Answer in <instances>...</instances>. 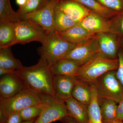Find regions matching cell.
<instances>
[{"instance_id":"37","label":"cell","mask_w":123,"mask_h":123,"mask_svg":"<svg viewBox=\"0 0 123 123\" xmlns=\"http://www.w3.org/2000/svg\"><path fill=\"white\" fill-rule=\"evenodd\" d=\"M37 118L32 119L29 120L23 121L21 123H34V122H35Z\"/></svg>"},{"instance_id":"39","label":"cell","mask_w":123,"mask_h":123,"mask_svg":"<svg viewBox=\"0 0 123 123\" xmlns=\"http://www.w3.org/2000/svg\"><path fill=\"white\" fill-rule=\"evenodd\" d=\"M110 123H123V121H121V120H119L116 119V120L115 121H113V122H111Z\"/></svg>"},{"instance_id":"36","label":"cell","mask_w":123,"mask_h":123,"mask_svg":"<svg viewBox=\"0 0 123 123\" xmlns=\"http://www.w3.org/2000/svg\"><path fill=\"white\" fill-rule=\"evenodd\" d=\"M27 0H15L16 4L19 6V7L22 6L25 4Z\"/></svg>"},{"instance_id":"11","label":"cell","mask_w":123,"mask_h":123,"mask_svg":"<svg viewBox=\"0 0 123 123\" xmlns=\"http://www.w3.org/2000/svg\"><path fill=\"white\" fill-rule=\"evenodd\" d=\"M78 24L93 34L111 32L109 20L92 11Z\"/></svg>"},{"instance_id":"13","label":"cell","mask_w":123,"mask_h":123,"mask_svg":"<svg viewBox=\"0 0 123 123\" xmlns=\"http://www.w3.org/2000/svg\"><path fill=\"white\" fill-rule=\"evenodd\" d=\"M25 88L24 84L15 73L1 76L0 95L1 98H10Z\"/></svg>"},{"instance_id":"31","label":"cell","mask_w":123,"mask_h":123,"mask_svg":"<svg viewBox=\"0 0 123 123\" xmlns=\"http://www.w3.org/2000/svg\"><path fill=\"white\" fill-rule=\"evenodd\" d=\"M118 66L116 70L117 78L123 86V48H120L118 54Z\"/></svg>"},{"instance_id":"15","label":"cell","mask_w":123,"mask_h":123,"mask_svg":"<svg viewBox=\"0 0 123 123\" xmlns=\"http://www.w3.org/2000/svg\"><path fill=\"white\" fill-rule=\"evenodd\" d=\"M81 65L70 59L63 58L56 62L51 66L53 75L75 77Z\"/></svg>"},{"instance_id":"2","label":"cell","mask_w":123,"mask_h":123,"mask_svg":"<svg viewBox=\"0 0 123 123\" xmlns=\"http://www.w3.org/2000/svg\"><path fill=\"white\" fill-rule=\"evenodd\" d=\"M52 97L39 94L23 88L8 98H0V123H5L8 117L30 106L44 102Z\"/></svg>"},{"instance_id":"20","label":"cell","mask_w":123,"mask_h":123,"mask_svg":"<svg viewBox=\"0 0 123 123\" xmlns=\"http://www.w3.org/2000/svg\"><path fill=\"white\" fill-rule=\"evenodd\" d=\"M23 66L13 55L11 47L0 49V68L17 70Z\"/></svg>"},{"instance_id":"1","label":"cell","mask_w":123,"mask_h":123,"mask_svg":"<svg viewBox=\"0 0 123 123\" xmlns=\"http://www.w3.org/2000/svg\"><path fill=\"white\" fill-rule=\"evenodd\" d=\"M17 75L29 90L53 97V75L51 66L40 59L37 63L29 67L23 66L16 70Z\"/></svg>"},{"instance_id":"21","label":"cell","mask_w":123,"mask_h":123,"mask_svg":"<svg viewBox=\"0 0 123 123\" xmlns=\"http://www.w3.org/2000/svg\"><path fill=\"white\" fill-rule=\"evenodd\" d=\"M101 98L103 100L100 107L103 123H110L116 120L117 103L112 99Z\"/></svg>"},{"instance_id":"6","label":"cell","mask_w":123,"mask_h":123,"mask_svg":"<svg viewBox=\"0 0 123 123\" xmlns=\"http://www.w3.org/2000/svg\"><path fill=\"white\" fill-rule=\"evenodd\" d=\"M14 31L16 44H22L33 42L43 44L48 32L36 23L22 19L14 23Z\"/></svg>"},{"instance_id":"9","label":"cell","mask_w":123,"mask_h":123,"mask_svg":"<svg viewBox=\"0 0 123 123\" xmlns=\"http://www.w3.org/2000/svg\"><path fill=\"white\" fill-rule=\"evenodd\" d=\"M68 115L65 102L53 98L34 123H51L61 120Z\"/></svg>"},{"instance_id":"22","label":"cell","mask_w":123,"mask_h":123,"mask_svg":"<svg viewBox=\"0 0 123 123\" xmlns=\"http://www.w3.org/2000/svg\"><path fill=\"white\" fill-rule=\"evenodd\" d=\"M78 24L56 6L54 15L55 30L58 33L68 30Z\"/></svg>"},{"instance_id":"38","label":"cell","mask_w":123,"mask_h":123,"mask_svg":"<svg viewBox=\"0 0 123 123\" xmlns=\"http://www.w3.org/2000/svg\"><path fill=\"white\" fill-rule=\"evenodd\" d=\"M120 47L123 48V37L120 38Z\"/></svg>"},{"instance_id":"34","label":"cell","mask_w":123,"mask_h":123,"mask_svg":"<svg viewBox=\"0 0 123 123\" xmlns=\"http://www.w3.org/2000/svg\"><path fill=\"white\" fill-rule=\"evenodd\" d=\"M15 71L16 70L0 68V76H1L7 74L15 73Z\"/></svg>"},{"instance_id":"5","label":"cell","mask_w":123,"mask_h":123,"mask_svg":"<svg viewBox=\"0 0 123 123\" xmlns=\"http://www.w3.org/2000/svg\"><path fill=\"white\" fill-rule=\"evenodd\" d=\"M116 70L106 73L92 85L99 98L112 99L119 103L123 98V86L116 76Z\"/></svg>"},{"instance_id":"10","label":"cell","mask_w":123,"mask_h":123,"mask_svg":"<svg viewBox=\"0 0 123 123\" xmlns=\"http://www.w3.org/2000/svg\"><path fill=\"white\" fill-rule=\"evenodd\" d=\"M76 79L74 77L55 75L53 79V98L56 100L65 102L72 97L73 89Z\"/></svg>"},{"instance_id":"32","label":"cell","mask_w":123,"mask_h":123,"mask_svg":"<svg viewBox=\"0 0 123 123\" xmlns=\"http://www.w3.org/2000/svg\"><path fill=\"white\" fill-rule=\"evenodd\" d=\"M23 121L22 118L19 113L16 112L10 115L5 123H21Z\"/></svg>"},{"instance_id":"3","label":"cell","mask_w":123,"mask_h":123,"mask_svg":"<svg viewBox=\"0 0 123 123\" xmlns=\"http://www.w3.org/2000/svg\"><path fill=\"white\" fill-rule=\"evenodd\" d=\"M118 64V58L111 59L98 53L80 67L75 77L77 80L92 85L106 73L117 70Z\"/></svg>"},{"instance_id":"16","label":"cell","mask_w":123,"mask_h":123,"mask_svg":"<svg viewBox=\"0 0 123 123\" xmlns=\"http://www.w3.org/2000/svg\"><path fill=\"white\" fill-rule=\"evenodd\" d=\"M68 116L78 123H88V106L80 102L72 97L65 101Z\"/></svg>"},{"instance_id":"7","label":"cell","mask_w":123,"mask_h":123,"mask_svg":"<svg viewBox=\"0 0 123 123\" xmlns=\"http://www.w3.org/2000/svg\"><path fill=\"white\" fill-rule=\"evenodd\" d=\"M59 0H49L37 11L20 16L21 19L29 20L39 24L47 32L55 31L54 15Z\"/></svg>"},{"instance_id":"19","label":"cell","mask_w":123,"mask_h":123,"mask_svg":"<svg viewBox=\"0 0 123 123\" xmlns=\"http://www.w3.org/2000/svg\"><path fill=\"white\" fill-rule=\"evenodd\" d=\"M72 96L77 101L88 106L90 103L92 97L91 86L79 80H76L73 89Z\"/></svg>"},{"instance_id":"17","label":"cell","mask_w":123,"mask_h":123,"mask_svg":"<svg viewBox=\"0 0 123 123\" xmlns=\"http://www.w3.org/2000/svg\"><path fill=\"white\" fill-rule=\"evenodd\" d=\"M15 44L14 23L0 21V49L10 47Z\"/></svg>"},{"instance_id":"14","label":"cell","mask_w":123,"mask_h":123,"mask_svg":"<svg viewBox=\"0 0 123 123\" xmlns=\"http://www.w3.org/2000/svg\"><path fill=\"white\" fill-rule=\"evenodd\" d=\"M57 33L66 41L76 45L85 43L95 35L89 33L78 24L65 31Z\"/></svg>"},{"instance_id":"8","label":"cell","mask_w":123,"mask_h":123,"mask_svg":"<svg viewBox=\"0 0 123 123\" xmlns=\"http://www.w3.org/2000/svg\"><path fill=\"white\" fill-rule=\"evenodd\" d=\"M98 53L99 51L96 34L88 41L76 45L64 58L73 60L82 65Z\"/></svg>"},{"instance_id":"33","label":"cell","mask_w":123,"mask_h":123,"mask_svg":"<svg viewBox=\"0 0 123 123\" xmlns=\"http://www.w3.org/2000/svg\"><path fill=\"white\" fill-rule=\"evenodd\" d=\"M117 111V119L123 121V98L118 103Z\"/></svg>"},{"instance_id":"24","label":"cell","mask_w":123,"mask_h":123,"mask_svg":"<svg viewBox=\"0 0 123 123\" xmlns=\"http://www.w3.org/2000/svg\"><path fill=\"white\" fill-rule=\"evenodd\" d=\"M21 19L20 15L12 8L10 0H0V21L15 23Z\"/></svg>"},{"instance_id":"25","label":"cell","mask_w":123,"mask_h":123,"mask_svg":"<svg viewBox=\"0 0 123 123\" xmlns=\"http://www.w3.org/2000/svg\"><path fill=\"white\" fill-rule=\"evenodd\" d=\"M53 97H51L44 102L30 106L18 112L23 121L38 118L41 115Z\"/></svg>"},{"instance_id":"26","label":"cell","mask_w":123,"mask_h":123,"mask_svg":"<svg viewBox=\"0 0 123 123\" xmlns=\"http://www.w3.org/2000/svg\"><path fill=\"white\" fill-rule=\"evenodd\" d=\"M49 0H27L25 4L19 7L17 13L20 16L37 11L46 4Z\"/></svg>"},{"instance_id":"12","label":"cell","mask_w":123,"mask_h":123,"mask_svg":"<svg viewBox=\"0 0 123 123\" xmlns=\"http://www.w3.org/2000/svg\"><path fill=\"white\" fill-rule=\"evenodd\" d=\"M57 7L78 23L91 11L80 3L71 0H59Z\"/></svg>"},{"instance_id":"4","label":"cell","mask_w":123,"mask_h":123,"mask_svg":"<svg viewBox=\"0 0 123 123\" xmlns=\"http://www.w3.org/2000/svg\"><path fill=\"white\" fill-rule=\"evenodd\" d=\"M76 44L70 43L55 31L48 32L44 43L38 49L40 59L51 66L56 62L64 58Z\"/></svg>"},{"instance_id":"29","label":"cell","mask_w":123,"mask_h":123,"mask_svg":"<svg viewBox=\"0 0 123 123\" xmlns=\"http://www.w3.org/2000/svg\"><path fill=\"white\" fill-rule=\"evenodd\" d=\"M107 8L119 13L123 11V0H96Z\"/></svg>"},{"instance_id":"30","label":"cell","mask_w":123,"mask_h":123,"mask_svg":"<svg viewBox=\"0 0 123 123\" xmlns=\"http://www.w3.org/2000/svg\"><path fill=\"white\" fill-rule=\"evenodd\" d=\"M96 35L99 53L106 57L110 58L107 40L106 33H98Z\"/></svg>"},{"instance_id":"18","label":"cell","mask_w":123,"mask_h":123,"mask_svg":"<svg viewBox=\"0 0 123 123\" xmlns=\"http://www.w3.org/2000/svg\"><path fill=\"white\" fill-rule=\"evenodd\" d=\"M91 86L92 97L90 103L88 106V123H103L101 115L99 98L93 85Z\"/></svg>"},{"instance_id":"35","label":"cell","mask_w":123,"mask_h":123,"mask_svg":"<svg viewBox=\"0 0 123 123\" xmlns=\"http://www.w3.org/2000/svg\"><path fill=\"white\" fill-rule=\"evenodd\" d=\"M62 120H63L64 123H78L72 117L68 115L65 117Z\"/></svg>"},{"instance_id":"27","label":"cell","mask_w":123,"mask_h":123,"mask_svg":"<svg viewBox=\"0 0 123 123\" xmlns=\"http://www.w3.org/2000/svg\"><path fill=\"white\" fill-rule=\"evenodd\" d=\"M107 40L110 58H118V54L120 48V38L114 33H106Z\"/></svg>"},{"instance_id":"28","label":"cell","mask_w":123,"mask_h":123,"mask_svg":"<svg viewBox=\"0 0 123 123\" xmlns=\"http://www.w3.org/2000/svg\"><path fill=\"white\" fill-rule=\"evenodd\" d=\"M111 33L119 38L123 37V11L109 20Z\"/></svg>"},{"instance_id":"23","label":"cell","mask_w":123,"mask_h":123,"mask_svg":"<svg viewBox=\"0 0 123 123\" xmlns=\"http://www.w3.org/2000/svg\"><path fill=\"white\" fill-rule=\"evenodd\" d=\"M80 3L91 11L103 17L107 20L111 19L118 13L107 8L100 4L96 0H71Z\"/></svg>"}]
</instances>
